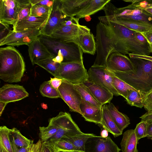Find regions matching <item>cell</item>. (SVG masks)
<instances>
[{
  "mask_svg": "<svg viewBox=\"0 0 152 152\" xmlns=\"http://www.w3.org/2000/svg\"><path fill=\"white\" fill-rule=\"evenodd\" d=\"M134 69L126 72H113L117 77L146 95L152 90V63L139 58H130Z\"/></svg>",
  "mask_w": 152,
  "mask_h": 152,
  "instance_id": "1",
  "label": "cell"
},
{
  "mask_svg": "<svg viewBox=\"0 0 152 152\" xmlns=\"http://www.w3.org/2000/svg\"><path fill=\"white\" fill-rule=\"evenodd\" d=\"M95 39L96 56L93 66L106 67L107 58L112 52L125 55L121 41L107 25L100 22L97 24Z\"/></svg>",
  "mask_w": 152,
  "mask_h": 152,
  "instance_id": "2",
  "label": "cell"
},
{
  "mask_svg": "<svg viewBox=\"0 0 152 152\" xmlns=\"http://www.w3.org/2000/svg\"><path fill=\"white\" fill-rule=\"evenodd\" d=\"M25 70L24 58L14 47L0 48V78L4 81L17 83L21 81Z\"/></svg>",
  "mask_w": 152,
  "mask_h": 152,
  "instance_id": "3",
  "label": "cell"
},
{
  "mask_svg": "<svg viewBox=\"0 0 152 152\" xmlns=\"http://www.w3.org/2000/svg\"><path fill=\"white\" fill-rule=\"evenodd\" d=\"M38 38L51 54L53 58L58 54L64 58L63 62L83 63V53L79 46L73 42H66L50 36L41 34Z\"/></svg>",
  "mask_w": 152,
  "mask_h": 152,
  "instance_id": "4",
  "label": "cell"
},
{
  "mask_svg": "<svg viewBox=\"0 0 152 152\" xmlns=\"http://www.w3.org/2000/svg\"><path fill=\"white\" fill-rule=\"evenodd\" d=\"M101 22L108 25L120 40L125 55L131 53L139 55H150L151 52L149 45H143L136 38V31L113 22L104 21Z\"/></svg>",
  "mask_w": 152,
  "mask_h": 152,
  "instance_id": "5",
  "label": "cell"
},
{
  "mask_svg": "<svg viewBox=\"0 0 152 152\" xmlns=\"http://www.w3.org/2000/svg\"><path fill=\"white\" fill-rule=\"evenodd\" d=\"M49 123L58 128L56 133L47 142L52 144L64 136L81 134L82 132L73 120L70 114L61 112L56 117L50 118Z\"/></svg>",
  "mask_w": 152,
  "mask_h": 152,
  "instance_id": "6",
  "label": "cell"
},
{
  "mask_svg": "<svg viewBox=\"0 0 152 152\" xmlns=\"http://www.w3.org/2000/svg\"><path fill=\"white\" fill-rule=\"evenodd\" d=\"M56 77L74 85L84 83L88 80V73L83 63L77 62H66L60 63Z\"/></svg>",
  "mask_w": 152,
  "mask_h": 152,
  "instance_id": "7",
  "label": "cell"
},
{
  "mask_svg": "<svg viewBox=\"0 0 152 152\" xmlns=\"http://www.w3.org/2000/svg\"><path fill=\"white\" fill-rule=\"evenodd\" d=\"M88 73L89 81L105 88L114 96H120L113 86V78L114 74L107 67L92 65L89 69Z\"/></svg>",
  "mask_w": 152,
  "mask_h": 152,
  "instance_id": "8",
  "label": "cell"
},
{
  "mask_svg": "<svg viewBox=\"0 0 152 152\" xmlns=\"http://www.w3.org/2000/svg\"><path fill=\"white\" fill-rule=\"evenodd\" d=\"M42 34L41 29H34L15 32L11 30L8 34L0 40V45L18 46L29 44Z\"/></svg>",
  "mask_w": 152,
  "mask_h": 152,
  "instance_id": "9",
  "label": "cell"
},
{
  "mask_svg": "<svg viewBox=\"0 0 152 152\" xmlns=\"http://www.w3.org/2000/svg\"><path fill=\"white\" fill-rule=\"evenodd\" d=\"M57 90L60 98L68 105L70 111L81 115L80 105L82 98L74 85L62 80V83Z\"/></svg>",
  "mask_w": 152,
  "mask_h": 152,
  "instance_id": "10",
  "label": "cell"
},
{
  "mask_svg": "<svg viewBox=\"0 0 152 152\" xmlns=\"http://www.w3.org/2000/svg\"><path fill=\"white\" fill-rule=\"evenodd\" d=\"M86 26L79 23L70 26H65L61 23L55 29L50 36L66 42H71L79 34L90 32Z\"/></svg>",
  "mask_w": 152,
  "mask_h": 152,
  "instance_id": "11",
  "label": "cell"
},
{
  "mask_svg": "<svg viewBox=\"0 0 152 152\" xmlns=\"http://www.w3.org/2000/svg\"><path fill=\"white\" fill-rule=\"evenodd\" d=\"M106 67L112 72L130 71L134 68L130 59L126 55L116 51L112 52L108 56Z\"/></svg>",
  "mask_w": 152,
  "mask_h": 152,
  "instance_id": "12",
  "label": "cell"
},
{
  "mask_svg": "<svg viewBox=\"0 0 152 152\" xmlns=\"http://www.w3.org/2000/svg\"><path fill=\"white\" fill-rule=\"evenodd\" d=\"M71 18L66 16L61 11L59 0H55L50 15L44 26L41 29L42 34L50 36L61 23Z\"/></svg>",
  "mask_w": 152,
  "mask_h": 152,
  "instance_id": "13",
  "label": "cell"
},
{
  "mask_svg": "<svg viewBox=\"0 0 152 152\" xmlns=\"http://www.w3.org/2000/svg\"><path fill=\"white\" fill-rule=\"evenodd\" d=\"M18 12L16 0H0V23L9 26L13 25Z\"/></svg>",
  "mask_w": 152,
  "mask_h": 152,
  "instance_id": "14",
  "label": "cell"
},
{
  "mask_svg": "<svg viewBox=\"0 0 152 152\" xmlns=\"http://www.w3.org/2000/svg\"><path fill=\"white\" fill-rule=\"evenodd\" d=\"M28 93L23 86L7 84L0 88V101L8 103L28 97Z\"/></svg>",
  "mask_w": 152,
  "mask_h": 152,
  "instance_id": "15",
  "label": "cell"
},
{
  "mask_svg": "<svg viewBox=\"0 0 152 152\" xmlns=\"http://www.w3.org/2000/svg\"><path fill=\"white\" fill-rule=\"evenodd\" d=\"M29 56L33 65L45 59L53 58L46 47L38 37L27 45Z\"/></svg>",
  "mask_w": 152,
  "mask_h": 152,
  "instance_id": "16",
  "label": "cell"
},
{
  "mask_svg": "<svg viewBox=\"0 0 152 152\" xmlns=\"http://www.w3.org/2000/svg\"><path fill=\"white\" fill-rule=\"evenodd\" d=\"M49 16L41 17L29 15L13 26L15 32L34 29H41L46 23Z\"/></svg>",
  "mask_w": 152,
  "mask_h": 152,
  "instance_id": "17",
  "label": "cell"
},
{
  "mask_svg": "<svg viewBox=\"0 0 152 152\" xmlns=\"http://www.w3.org/2000/svg\"><path fill=\"white\" fill-rule=\"evenodd\" d=\"M91 0H59L62 12L66 16L74 17L80 13Z\"/></svg>",
  "mask_w": 152,
  "mask_h": 152,
  "instance_id": "18",
  "label": "cell"
},
{
  "mask_svg": "<svg viewBox=\"0 0 152 152\" xmlns=\"http://www.w3.org/2000/svg\"><path fill=\"white\" fill-rule=\"evenodd\" d=\"M71 42L77 45L83 53L94 55L96 51L95 37L90 32L79 34Z\"/></svg>",
  "mask_w": 152,
  "mask_h": 152,
  "instance_id": "19",
  "label": "cell"
},
{
  "mask_svg": "<svg viewBox=\"0 0 152 152\" xmlns=\"http://www.w3.org/2000/svg\"><path fill=\"white\" fill-rule=\"evenodd\" d=\"M81 115L85 120L96 124H101L102 109L90 105L82 99L80 105Z\"/></svg>",
  "mask_w": 152,
  "mask_h": 152,
  "instance_id": "20",
  "label": "cell"
},
{
  "mask_svg": "<svg viewBox=\"0 0 152 152\" xmlns=\"http://www.w3.org/2000/svg\"><path fill=\"white\" fill-rule=\"evenodd\" d=\"M84 83L95 99L102 105L110 103L113 95L108 90L88 80Z\"/></svg>",
  "mask_w": 152,
  "mask_h": 152,
  "instance_id": "21",
  "label": "cell"
},
{
  "mask_svg": "<svg viewBox=\"0 0 152 152\" xmlns=\"http://www.w3.org/2000/svg\"><path fill=\"white\" fill-rule=\"evenodd\" d=\"M98 18L101 22L104 21L113 22L123 26L130 30L140 33L152 30V25L147 23L126 21L114 17H106L104 16L99 17Z\"/></svg>",
  "mask_w": 152,
  "mask_h": 152,
  "instance_id": "22",
  "label": "cell"
},
{
  "mask_svg": "<svg viewBox=\"0 0 152 152\" xmlns=\"http://www.w3.org/2000/svg\"><path fill=\"white\" fill-rule=\"evenodd\" d=\"M10 138L13 152L22 147H31L33 144V140L25 137L15 128L10 129Z\"/></svg>",
  "mask_w": 152,
  "mask_h": 152,
  "instance_id": "23",
  "label": "cell"
},
{
  "mask_svg": "<svg viewBox=\"0 0 152 152\" xmlns=\"http://www.w3.org/2000/svg\"><path fill=\"white\" fill-rule=\"evenodd\" d=\"M134 129L126 131L123 134L120 145L122 152H138L137 145L138 143Z\"/></svg>",
  "mask_w": 152,
  "mask_h": 152,
  "instance_id": "24",
  "label": "cell"
},
{
  "mask_svg": "<svg viewBox=\"0 0 152 152\" xmlns=\"http://www.w3.org/2000/svg\"><path fill=\"white\" fill-rule=\"evenodd\" d=\"M109 113L120 130H123L130 124L129 118L125 114L119 112L112 103L107 104Z\"/></svg>",
  "mask_w": 152,
  "mask_h": 152,
  "instance_id": "25",
  "label": "cell"
},
{
  "mask_svg": "<svg viewBox=\"0 0 152 152\" xmlns=\"http://www.w3.org/2000/svg\"><path fill=\"white\" fill-rule=\"evenodd\" d=\"M93 152H119L120 149L109 136H97Z\"/></svg>",
  "mask_w": 152,
  "mask_h": 152,
  "instance_id": "26",
  "label": "cell"
},
{
  "mask_svg": "<svg viewBox=\"0 0 152 152\" xmlns=\"http://www.w3.org/2000/svg\"><path fill=\"white\" fill-rule=\"evenodd\" d=\"M102 109V120L101 125L115 137L121 135L122 132L118 129L110 115L107 108V104L103 105Z\"/></svg>",
  "mask_w": 152,
  "mask_h": 152,
  "instance_id": "27",
  "label": "cell"
},
{
  "mask_svg": "<svg viewBox=\"0 0 152 152\" xmlns=\"http://www.w3.org/2000/svg\"><path fill=\"white\" fill-rule=\"evenodd\" d=\"M110 1L91 0L83 9L76 16V18L80 19L86 16H90L103 10L104 6Z\"/></svg>",
  "mask_w": 152,
  "mask_h": 152,
  "instance_id": "28",
  "label": "cell"
},
{
  "mask_svg": "<svg viewBox=\"0 0 152 152\" xmlns=\"http://www.w3.org/2000/svg\"><path fill=\"white\" fill-rule=\"evenodd\" d=\"M97 136L93 134L85 133L73 136H66L63 137L73 144L78 150L85 151V144L89 138Z\"/></svg>",
  "mask_w": 152,
  "mask_h": 152,
  "instance_id": "29",
  "label": "cell"
},
{
  "mask_svg": "<svg viewBox=\"0 0 152 152\" xmlns=\"http://www.w3.org/2000/svg\"><path fill=\"white\" fill-rule=\"evenodd\" d=\"M82 99L91 105L101 107L102 105L94 97L87 86L84 83L74 85Z\"/></svg>",
  "mask_w": 152,
  "mask_h": 152,
  "instance_id": "30",
  "label": "cell"
},
{
  "mask_svg": "<svg viewBox=\"0 0 152 152\" xmlns=\"http://www.w3.org/2000/svg\"><path fill=\"white\" fill-rule=\"evenodd\" d=\"M146 95L135 90H128L126 101L130 105L142 108L144 107V101Z\"/></svg>",
  "mask_w": 152,
  "mask_h": 152,
  "instance_id": "31",
  "label": "cell"
},
{
  "mask_svg": "<svg viewBox=\"0 0 152 152\" xmlns=\"http://www.w3.org/2000/svg\"><path fill=\"white\" fill-rule=\"evenodd\" d=\"M53 58H50L45 59L38 62L36 64L45 69L54 77H56L60 63L54 61Z\"/></svg>",
  "mask_w": 152,
  "mask_h": 152,
  "instance_id": "32",
  "label": "cell"
},
{
  "mask_svg": "<svg viewBox=\"0 0 152 152\" xmlns=\"http://www.w3.org/2000/svg\"><path fill=\"white\" fill-rule=\"evenodd\" d=\"M19 7V12L15 25L19 21L30 15L31 4L30 0H16Z\"/></svg>",
  "mask_w": 152,
  "mask_h": 152,
  "instance_id": "33",
  "label": "cell"
},
{
  "mask_svg": "<svg viewBox=\"0 0 152 152\" xmlns=\"http://www.w3.org/2000/svg\"><path fill=\"white\" fill-rule=\"evenodd\" d=\"M113 83L114 88L120 95L123 97L125 99L127 96L128 90L137 91L114 75L113 78Z\"/></svg>",
  "mask_w": 152,
  "mask_h": 152,
  "instance_id": "34",
  "label": "cell"
},
{
  "mask_svg": "<svg viewBox=\"0 0 152 152\" xmlns=\"http://www.w3.org/2000/svg\"><path fill=\"white\" fill-rule=\"evenodd\" d=\"M39 90L43 96L50 98L60 97L58 90L51 86L49 81L43 82L40 86Z\"/></svg>",
  "mask_w": 152,
  "mask_h": 152,
  "instance_id": "35",
  "label": "cell"
},
{
  "mask_svg": "<svg viewBox=\"0 0 152 152\" xmlns=\"http://www.w3.org/2000/svg\"><path fill=\"white\" fill-rule=\"evenodd\" d=\"M51 144L59 152H72L73 151L78 150L73 144L63 137Z\"/></svg>",
  "mask_w": 152,
  "mask_h": 152,
  "instance_id": "36",
  "label": "cell"
},
{
  "mask_svg": "<svg viewBox=\"0 0 152 152\" xmlns=\"http://www.w3.org/2000/svg\"><path fill=\"white\" fill-rule=\"evenodd\" d=\"M10 130L6 126L0 127V144L8 152H13L10 138Z\"/></svg>",
  "mask_w": 152,
  "mask_h": 152,
  "instance_id": "37",
  "label": "cell"
},
{
  "mask_svg": "<svg viewBox=\"0 0 152 152\" xmlns=\"http://www.w3.org/2000/svg\"><path fill=\"white\" fill-rule=\"evenodd\" d=\"M58 129L56 126L50 123L47 127H39L40 136L42 142H47L56 133Z\"/></svg>",
  "mask_w": 152,
  "mask_h": 152,
  "instance_id": "38",
  "label": "cell"
},
{
  "mask_svg": "<svg viewBox=\"0 0 152 152\" xmlns=\"http://www.w3.org/2000/svg\"><path fill=\"white\" fill-rule=\"evenodd\" d=\"M52 8L46 6L31 5L30 15L41 17H48Z\"/></svg>",
  "mask_w": 152,
  "mask_h": 152,
  "instance_id": "39",
  "label": "cell"
},
{
  "mask_svg": "<svg viewBox=\"0 0 152 152\" xmlns=\"http://www.w3.org/2000/svg\"><path fill=\"white\" fill-rule=\"evenodd\" d=\"M149 125V124L142 120L137 124L134 130L138 141L142 138L147 137Z\"/></svg>",
  "mask_w": 152,
  "mask_h": 152,
  "instance_id": "40",
  "label": "cell"
},
{
  "mask_svg": "<svg viewBox=\"0 0 152 152\" xmlns=\"http://www.w3.org/2000/svg\"><path fill=\"white\" fill-rule=\"evenodd\" d=\"M144 107L147 112H152V90L146 95L144 101Z\"/></svg>",
  "mask_w": 152,
  "mask_h": 152,
  "instance_id": "41",
  "label": "cell"
},
{
  "mask_svg": "<svg viewBox=\"0 0 152 152\" xmlns=\"http://www.w3.org/2000/svg\"><path fill=\"white\" fill-rule=\"evenodd\" d=\"M31 5L46 6L53 8L55 0H30Z\"/></svg>",
  "mask_w": 152,
  "mask_h": 152,
  "instance_id": "42",
  "label": "cell"
},
{
  "mask_svg": "<svg viewBox=\"0 0 152 152\" xmlns=\"http://www.w3.org/2000/svg\"><path fill=\"white\" fill-rule=\"evenodd\" d=\"M0 24V40L5 37L11 30L9 28V26L4 25L1 23Z\"/></svg>",
  "mask_w": 152,
  "mask_h": 152,
  "instance_id": "43",
  "label": "cell"
},
{
  "mask_svg": "<svg viewBox=\"0 0 152 152\" xmlns=\"http://www.w3.org/2000/svg\"><path fill=\"white\" fill-rule=\"evenodd\" d=\"M42 142L40 140L35 144H33L31 147L28 152H41Z\"/></svg>",
  "mask_w": 152,
  "mask_h": 152,
  "instance_id": "44",
  "label": "cell"
},
{
  "mask_svg": "<svg viewBox=\"0 0 152 152\" xmlns=\"http://www.w3.org/2000/svg\"><path fill=\"white\" fill-rule=\"evenodd\" d=\"M41 152H55L53 146L48 142H42V148Z\"/></svg>",
  "mask_w": 152,
  "mask_h": 152,
  "instance_id": "45",
  "label": "cell"
},
{
  "mask_svg": "<svg viewBox=\"0 0 152 152\" xmlns=\"http://www.w3.org/2000/svg\"><path fill=\"white\" fill-rule=\"evenodd\" d=\"M50 80H49L50 84L53 88L57 90L61 85L62 80L56 77L53 78L50 77Z\"/></svg>",
  "mask_w": 152,
  "mask_h": 152,
  "instance_id": "46",
  "label": "cell"
},
{
  "mask_svg": "<svg viewBox=\"0 0 152 152\" xmlns=\"http://www.w3.org/2000/svg\"><path fill=\"white\" fill-rule=\"evenodd\" d=\"M129 55L130 58H139L146 60L150 61L152 63V56H150L142 55L129 53Z\"/></svg>",
  "mask_w": 152,
  "mask_h": 152,
  "instance_id": "47",
  "label": "cell"
},
{
  "mask_svg": "<svg viewBox=\"0 0 152 152\" xmlns=\"http://www.w3.org/2000/svg\"><path fill=\"white\" fill-rule=\"evenodd\" d=\"M135 36L137 40L141 43L143 45H149V44L146 39L141 33L136 31Z\"/></svg>",
  "mask_w": 152,
  "mask_h": 152,
  "instance_id": "48",
  "label": "cell"
},
{
  "mask_svg": "<svg viewBox=\"0 0 152 152\" xmlns=\"http://www.w3.org/2000/svg\"><path fill=\"white\" fill-rule=\"evenodd\" d=\"M141 120L146 121L148 124L152 123V112H147L140 117Z\"/></svg>",
  "mask_w": 152,
  "mask_h": 152,
  "instance_id": "49",
  "label": "cell"
},
{
  "mask_svg": "<svg viewBox=\"0 0 152 152\" xmlns=\"http://www.w3.org/2000/svg\"><path fill=\"white\" fill-rule=\"evenodd\" d=\"M141 33L145 38L149 44L152 43V30L149 31Z\"/></svg>",
  "mask_w": 152,
  "mask_h": 152,
  "instance_id": "50",
  "label": "cell"
},
{
  "mask_svg": "<svg viewBox=\"0 0 152 152\" xmlns=\"http://www.w3.org/2000/svg\"><path fill=\"white\" fill-rule=\"evenodd\" d=\"M53 60L56 62L61 63L64 61V58L61 54H58L55 57L53 58Z\"/></svg>",
  "mask_w": 152,
  "mask_h": 152,
  "instance_id": "51",
  "label": "cell"
},
{
  "mask_svg": "<svg viewBox=\"0 0 152 152\" xmlns=\"http://www.w3.org/2000/svg\"><path fill=\"white\" fill-rule=\"evenodd\" d=\"M146 137L152 140V123L149 124L148 134Z\"/></svg>",
  "mask_w": 152,
  "mask_h": 152,
  "instance_id": "52",
  "label": "cell"
},
{
  "mask_svg": "<svg viewBox=\"0 0 152 152\" xmlns=\"http://www.w3.org/2000/svg\"><path fill=\"white\" fill-rule=\"evenodd\" d=\"M8 103L0 101V116H1L5 106Z\"/></svg>",
  "mask_w": 152,
  "mask_h": 152,
  "instance_id": "53",
  "label": "cell"
},
{
  "mask_svg": "<svg viewBox=\"0 0 152 152\" xmlns=\"http://www.w3.org/2000/svg\"><path fill=\"white\" fill-rule=\"evenodd\" d=\"M31 146L22 147L18 149L15 152H28Z\"/></svg>",
  "mask_w": 152,
  "mask_h": 152,
  "instance_id": "54",
  "label": "cell"
},
{
  "mask_svg": "<svg viewBox=\"0 0 152 152\" xmlns=\"http://www.w3.org/2000/svg\"><path fill=\"white\" fill-rule=\"evenodd\" d=\"M108 131L106 129H104L101 132V137L105 138L107 137L108 135Z\"/></svg>",
  "mask_w": 152,
  "mask_h": 152,
  "instance_id": "55",
  "label": "cell"
},
{
  "mask_svg": "<svg viewBox=\"0 0 152 152\" xmlns=\"http://www.w3.org/2000/svg\"><path fill=\"white\" fill-rule=\"evenodd\" d=\"M0 152H8L1 144H0Z\"/></svg>",
  "mask_w": 152,
  "mask_h": 152,
  "instance_id": "56",
  "label": "cell"
},
{
  "mask_svg": "<svg viewBox=\"0 0 152 152\" xmlns=\"http://www.w3.org/2000/svg\"><path fill=\"white\" fill-rule=\"evenodd\" d=\"M41 105L42 108L44 109H46L48 108L47 104L44 103H42L41 104Z\"/></svg>",
  "mask_w": 152,
  "mask_h": 152,
  "instance_id": "57",
  "label": "cell"
},
{
  "mask_svg": "<svg viewBox=\"0 0 152 152\" xmlns=\"http://www.w3.org/2000/svg\"><path fill=\"white\" fill-rule=\"evenodd\" d=\"M143 10L152 15V8H148Z\"/></svg>",
  "mask_w": 152,
  "mask_h": 152,
  "instance_id": "58",
  "label": "cell"
},
{
  "mask_svg": "<svg viewBox=\"0 0 152 152\" xmlns=\"http://www.w3.org/2000/svg\"><path fill=\"white\" fill-rule=\"evenodd\" d=\"M85 19L87 21H90L91 20V18L90 16H86L85 17Z\"/></svg>",
  "mask_w": 152,
  "mask_h": 152,
  "instance_id": "59",
  "label": "cell"
},
{
  "mask_svg": "<svg viewBox=\"0 0 152 152\" xmlns=\"http://www.w3.org/2000/svg\"><path fill=\"white\" fill-rule=\"evenodd\" d=\"M148 8H152V1L150 4L148 5L144 9H145Z\"/></svg>",
  "mask_w": 152,
  "mask_h": 152,
  "instance_id": "60",
  "label": "cell"
},
{
  "mask_svg": "<svg viewBox=\"0 0 152 152\" xmlns=\"http://www.w3.org/2000/svg\"><path fill=\"white\" fill-rule=\"evenodd\" d=\"M149 48L151 52L152 53V43L149 44Z\"/></svg>",
  "mask_w": 152,
  "mask_h": 152,
  "instance_id": "61",
  "label": "cell"
},
{
  "mask_svg": "<svg viewBox=\"0 0 152 152\" xmlns=\"http://www.w3.org/2000/svg\"><path fill=\"white\" fill-rule=\"evenodd\" d=\"M72 152H85V151H83L78 150H75L73 151Z\"/></svg>",
  "mask_w": 152,
  "mask_h": 152,
  "instance_id": "62",
  "label": "cell"
},
{
  "mask_svg": "<svg viewBox=\"0 0 152 152\" xmlns=\"http://www.w3.org/2000/svg\"><path fill=\"white\" fill-rule=\"evenodd\" d=\"M55 149V148H54ZM55 152H59L55 149Z\"/></svg>",
  "mask_w": 152,
  "mask_h": 152,
  "instance_id": "63",
  "label": "cell"
}]
</instances>
